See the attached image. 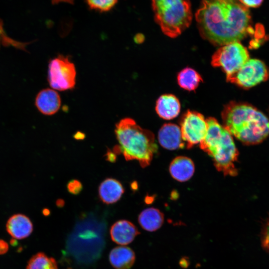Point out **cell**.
<instances>
[{
    "label": "cell",
    "mask_w": 269,
    "mask_h": 269,
    "mask_svg": "<svg viewBox=\"0 0 269 269\" xmlns=\"http://www.w3.org/2000/svg\"><path fill=\"white\" fill-rule=\"evenodd\" d=\"M110 233L113 241L120 245L130 244L140 234L136 226L126 220H119L114 223Z\"/></svg>",
    "instance_id": "10"
},
{
    "label": "cell",
    "mask_w": 269,
    "mask_h": 269,
    "mask_svg": "<svg viewBox=\"0 0 269 269\" xmlns=\"http://www.w3.org/2000/svg\"><path fill=\"white\" fill-rule=\"evenodd\" d=\"M26 269H58L56 260L42 252L33 255L28 261Z\"/></svg>",
    "instance_id": "20"
},
{
    "label": "cell",
    "mask_w": 269,
    "mask_h": 269,
    "mask_svg": "<svg viewBox=\"0 0 269 269\" xmlns=\"http://www.w3.org/2000/svg\"><path fill=\"white\" fill-rule=\"evenodd\" d=\"M158 139L160 144L169 150L182 148L185 145L180 128L173 124H165L160 128Z\"/></svg>",
    "instance_id": "12"
},
{
    "label": "cell",
    "mask_w": 269,
    "mask_h": 269,
    "mask_svg": "<svg viewBox=\"0 0 269 269\" xmlns=\"http://www.w3.org/2000/svg\"><path fill=\"white\" fill-rule=\"evenodd\" d=\"M120 153L126 160L135 159L142 167L150 164L157 146L153 134L138 126L130 118L121 120L115 130Z\"/></svg>",
    "instance_id": "3"
},
{
    "label": "cell",
    "mask_w": 269,
    "mask_h": 269,
    "mask_svg": "<svg viewBox=\"0 0 269 269\" xmlns=\"http://www.w3.org/2000/svg\"><path fill=\"white\" fill-rule=\"evenodd\" d=\"M109 259L115 269H130L135 262V255L131 248L118 246L111 251Z\"/></svg>",
    "instance_id": "15"
},
{
    "label": "cell",
    "mask_w": 269,
    "mask_h": 269,
    "mask_svg": "<svg viewBox=\"0 0 269 269\" xmlns=\"http://www.w3.org/2000/svg\"><path fill=\"white\" fill-rule=\"evenodd\" d=\"M61 105L58 93L53 89L46 88L40 91L35 99V105L39 111L45 115L57 113Z\"/></svg>",
    "instance_id": "11"
},
{
    "label": "cell",
    "mask_w": 269,
    "mask_h": 269,
    "mask_svg": "<svg viewBox=\"0 0 269 269\" xmlns=\"http://www.w3.org/2000/svg\"><path fill=\"white\" fill-rule=\"evenodd\" d=\"M8 250V244L5 241L0 240V255L5 254Z\"/></svg>",
    "instance_id": "25"
},
{
    "label": "cell",
    "mask_w": 269,
    "mask_h": 269,
    "mask_svg": "<svg viewBox=\"0 0 269 269\" xmlns=\"http://www.w3.org/2000/svg\"><path fill=\"white\" fill-rule=\"evenodd\" d=\"M269 78V70L263 61L249 59L236 72L226 78L228 82L248 89Z\"/></svg>",
    "instance_id": "8"
},
{
    "label": "cell",
    "mask_w": 269,
    "mask_h": 269,
    "mask_svg": "<svg viewBox=\"0 0 269 269\" xmlns=\"http://www.w3.org/2000/svg\"><path fill=\"white\" fill-rule=\"evenodd\" d=\"M155 21L162 32L174 38L190 24L192 18L189 0H151Z\"/></svg>",
    "instance_id": "5"
},
{
    "label": "cell",
    "mask_w": 269,
    "mask_h": 269,
    "mask_svg": "<svg viewBox=\"0 0 269 269\" xmlns=\"http://www.w3.org/2000/svg\"><path fill=\"white\" fill-rule=\"evenodd\" d=\"M6 229L12 237L21 240L28 237L31 234L33 224L30 219L26 215L16 214L8 219Z\"/></svg>",
    "instance_id": "13"
},
{
    "label": "cell",
    "mask_w": 269,
    "mask_h": 269,
    "mask_svg": "<svg viewBox=\"0 0 269 269\" xmlns=\"http://www.w3.org/2000/svg\"><path fill=\"white\" fill-rule=\"evenodd\" d=\"M155 110L160 118L170 120L178 116L180 111V105L175 96L165 94L161 96L157 100Z\"/></svg>",
    "instance_id": "16"
},
{
    "label": "cell",
    "mask_w": 269,
    "mask_h": 269,
    "mask_svg": "<svg viewBox=\"0 0 269 269\" xmlns=\"http://www.w3.org/2000/svg\"><path fill=\"white\" fill-rule=\"evenodd\" d=\"M261 241L263 248L269 253V223L263 232Z\"/></svg>",
    "instance_id": "23"
},
{
    "label": "cell",
    "mask_w": 269,
    "mask_h": 269,
    "mask_svg": "<svg viewBox=\"0 0 269 269\" xmlns=\"http://www.w3.org/2000/svg\"><path fill=\"white\" fill-rule=\"evenodd\" d=\"M180 128L183 140L186 143L187 148H190L203 140L207 124L202 114L188 111L181 119Z\"/></svg>",
    "instance_id": "9"
},
{
    "label": "cell",
    "mask_w": 269,
    "mask_h": 269,
    "mask_svg": "<svg viewBox=\"0 0 269 269\" xmlns=\"http://www.w3.org/2000/svg\"><path fill=\"white\" fill-rule=\"evenodd\" d=\"M179 264L181 268L186 269L189 266L190 262L187 257H183L180 260Z\"/></svg>",
    "instance_id": "26"
},
{
    "label": "cell",
    "mask_w": 269,
    "mask_h": 269,
    "mask_svg": "<svg viewBox=\"0 0 269 269\" xmlns=\"http://www.w3.org/2000/svg\"><path fill=\"white\" fill-rule=\"evenodd\" d=\"M44 215L47 216L50 214V211L48 209H44L42 211Z\"/></svg>",
    "instance_id": "29"
},
{
    "label": "cell",
    "mask_w": 269,
    "mask_h": 269,
    "mask_svg": "<svg viewBox=\"0 0 269 269\" xmlns=\"http://www.w3.org/2000/svg\"><path fill=\"white\" fill-rule=\"evenodd\" d=\"M177 81L179 85L183 89L193 91L196 89L202 79L200 74L195 70L186 68L178 74Z\"/></svg>",
    "instance_id": "19"
},
{
    "label": "cell",
    "mask_w": 269,
    "mask_h": 269,
    "mask_svg": "<svg viewBox=\"0 0 269 269\" xmlns=\"http://www.w3.org/2000/svg\"><path fill=\"white\" fill-rule=\"evenodd\" d=\"M89 5L93 9L101 11L110 10L118 0H86Z\"/></svg>",
    "instance_id": "21"
},
{
    "label": "cell",
    "mask_w": 269,
    "mask_h": 269,
    "mask_svg": "<svg viewBox=\"0 0 269 269\" xmlns=\"http://www.w3.org/2000/svg\"><path fill=\"white\" fill-rule=\"evenodd\" d=\"M67 187L69 193L73 195H77L82 191L83 185L79 180L73 179L69 181Z\"/></svg>",
    "instance_id": "22"
},
{
    "label": "cell",
    "mask_w": 269,
    "mask_h": 269,
    "mask_svg": "<svg viewBox=\"0 0 269 269\" xmlns=\"http://www.w3.org/2000/svg\"><path fill=\"white\" fill-rule=\"evenodd\" d=\"M246 7H257L259 6L263 0H239Z\"/></svg>",
    "instance_id": "24"
},
{
    "label": "cell",
    "mask_w": 269,
    "mask_h": 269,
    "mask_svg": "<svg viewBox=\"0 0 269 269\" xmlns=\"http://www.w3.org/2000/svg\"><path fill=\"white\" fill-rule=\"evenodd\" d=\"M138 221L143 229L148 232H154L162 225L164 216L157 209L148 208L139 214Z\"/></svg>",
    "instance_id": "18"
},
{
    "label": "cell",
    "mask_w": 269,
    "mask_h": 269,
    "mask_svg": "<svg viewBox=\"0 0 269 269\" xmlns=\"http://www.w3.org/2000/svg\"><path fill=\"white\" fill-rule=\"evenodd\" d=\"M223 127L246 144H257L269 134V119L252 105L232 102L225 106Z\"/></svg>",
    "instance_id": "2"
},
{
    "label": "cell",
    "mask_w": 269,
    "mask_h": 269,
    "mask_svg": "<svg viewBox=\"0 0 269 269\" xmlns=\"http://www.w3.org/2000/svg\"><path fill=\"white\" fill-rule=\"evenodd\" d=\"M194 169L192 160L185 156L175 158L169 166V172L172 177L180 182L189 180L192 176Z\"/></svg>",
    "instance_id": "17"
},
{
    "label": "cell",
    "mask_w": 269,
    "mask_h": 269,
    "mask_svg": "<svg viewBox=\"0 0 269 269\" xmlns=\"http://www.w3.org/2000/svg\"><path fill=\"white\" fill-rule=\"evenodd\" d=\"M125 190L120 182L114 178H107L100 185L99 195L100 199L106 204L117 202L121 198Z\"/></svg>",
    "instance_id": "14"
},
{
    "label": "cell",
    "mask_w": 269,
    "mask_h": 269,
    "mask_svg": "<svg viewBox=\"0 0 269 269\" xmlns=\"http://www.w3.org/2000/svg\"><path fill=\"white\" fill-rule=\"evenodd\" d=\"M196 19L202 37L223 46L251 32L249 9L239 0H202Z\"/></svg>",
    "instance_id": "1"
},
{
    "label": "cell",
    "mask_w": 269,
    "mask_h": 269,
    "mask_svg": "<svg viewBox=\"0 0 269 269\" xmlns=\"http://www.w3.org/2000/svg\"><path fill=\"white\" fill-rule=\"evenodd\" d=\"M75 66L68 57L59 55L48 65V81L55 90L64 91L73 89L76 84Z\"/></svg>",
    "instance_id": "7"
},
{
    "label": "cell",
    "mask_w": 269,
    "mask_h": 269,
    "mask_svg": "<svg viewBox=\"0 0 269 269\" xmlns=\"http://www.w3.org/2000/svg\"><path fill=\"white\" fill-rule=\"evenodd\" d=\"M106 155L107 156V160L111 162H114L116 161V154L114 152H112L110 150L107 151Z\"/></svg>",
    "instance_id": "27"
},
{
    "label": "cell",
    "mask_w": 269,
    "mask_h": 269,
    "mask_svg": "<svg viewBox=\"0 0 269 269\" xmlns=\"http://www.w3.org/2000/svg\"><path fill=\"white\" fill-rule=\"evenodd\" d=\"M206 120L207 130L201 148L213 159L216 169L225 175L235 176L238 151L231 134L213 118Z\"/></svg>",
    "instance_id": "4"
},
{
    "label": "cell",
    "mask_w": 269,
    "mask_h": 269,
    "mask_svg": "<svg viewBox=\"0 0 269 269\" xmlns=\"http://www.w3.org/2000/svg\"><path fill=\"white\" fill-rule=\"evenodd\" d=\"M247 48L239 41L233 42L222 46L212 57L211 64L222 68L226 78L236 72L248 60Z\"/></svg>",
    "instance_id": "6"
},
{
    "label": "cell",
    "mask_w": 269,
    "mask_h": 269,
    "mask_svg": "<svg viewBox=\"0 0 269 269\" xmlns=\"http://www.w3.org/2000/svg\"><path fill=\"white\" fill-rule=\"evenodd\" d=\"M56 205L57 206L61 207L64 205V201L61 199H59L56 201Z\"/></svg>",
    "instance_id": "28"
}]
</instances>
